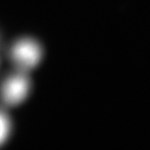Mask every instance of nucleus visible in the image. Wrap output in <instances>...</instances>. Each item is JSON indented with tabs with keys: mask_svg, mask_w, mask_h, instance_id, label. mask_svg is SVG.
<instances>
[{
	"mask_svg": "<svg viewBox=\"0 0 150 150\" xmlns=\"http://www.w3.org/2000/svg\"><path fill=\"white\" fill-rule=\"evenodd\" d=\"M8 56L16 69L28 72L40 63L43 56V49L36 40L22 38L10 47Z\"/></svg>",
	"mask_w": 150,
	"mask_h": 150,
	"instance_id": "1",
	"label": "nucleus"
},
{
	"mask_svg": "<svg viewBox=\"0 0 150 150\" xmlns=\"http://www.w3.org/2000/svg\"><path fill=\"white\" fill-rule=\"evenodd\" d=\"M32 87L28 72L16 69L7 75L0 84V99L3 104L14 107L22 103Z\"/></svg>",
	"mask_w": 150,
	"mask_h": 150,
	"instance_id": "2",
	"label": "nucleus"
},
{
	"mask_svg": "<svg viewBox=\"0 0 150 150\" xmlns=\"http://www.w3.org/2000/svg\"><path fill=\"white\" fill-rule=\"evenodd\" d=\"M11 120L7 112L0 108V146L8 139L11 132Z\"/></svg>",
	"mask_w": 150,
	"mask_h": 150,
	"instance_id": "3",
	"label": "nucleus"
},
{
	"mask_svg": "<svg viewBox=\"0 0 150 150\" xmlns=\"http://www.w3.org/2000/svg\"><path fill=\"white\" fill-rule=\"evenodd\" d=\"M2 47V38H1V35H0V49Z\"/></svg>",
	"mask_w": 150,
	"mask_h": 150,
	"instance_id": "4",
	"label": "nucleus"
}]
</instances>
